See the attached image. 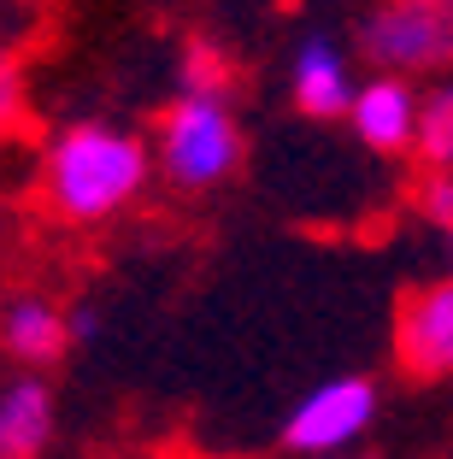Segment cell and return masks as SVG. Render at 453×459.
I'll return each instance as SVG.
<instances>
[{
  "instance_id": "6da1fadb",
  "label": "cell",
  "mask_w": 453,
  "mask_h": 459,
  "mask_svg": "<svg viewBox=\"0 0 453 459\" xmlns=\"http://www.w3.org/2000/svg\"><path fill=\"white\" fill-rule=\"evenodd\" d=\"M147 171V142L118 124L83 118L48 142V160H41V189L65 224H100V218L124 212V206L142 195Z\"/></svg>"
},
{
  "instance_id": "7a4b0ae2",
  "label": "cell",
  "mask_w": 453,
  "mask_h": 459,
  "mask_svg": "<svg viewBox=\"0 0 453 459\" xmlns=\"http://www.w3.org/2000/svg\"><path fill=\"white\" fill-rule=\"evenodd\" d=\"M153 165L171 189H218L241 165V130L230 118L224 95H183L160 112V135H153Z\"/></svg>"
},
{
  "instance_id": "3957f363",
  "label": "cell",
  "mask_w": 453,
  "mask_h": 459,
  "mask_svg": "<svg viewBox=\"0 0 453 459\" xmlns=\"http://www.w3.org/2000/svg\"><path fill=\"white\" fill-rule=\"evenodd\" d=\"M353 48L371 71L406 77L453 71V0H377L353 24Z\"/></svg>"
},
{
  "instance_id": "277c9868",
  "label": "cell",
  "mask_w": 453,
  "mask_h": 459,
  "mask_svg": "<svg viewBox=\"0 0 453 459\" xmlns=\"http://www.w3.org/2000/svg\"><path fill=\"white\" fill-rule=\"evenodd\" d=\"M371 419H377L371 377H324L283 419V447H294L307 459H342V447L360 442L371 430Z\"/></svg>"
},
{
  "instance_id": "5b68a950",
  "label": "cell",
  "mask_w": 453,
  "mask_h": 459,
  "mask_svg": "<svg viewBox=\"0 0 453 459\" xmlns=\"http://www.w3.org/2000/svg\"><path fill=\"white\" fill-rule=\"evenodd\" d=\"M395 365L413 383L453 377V277L418 283L395 312Z\"/></svg>"
},
{
  "instance_id": "8992f818",
  "label": "cell",
  "mask_w": 453,
  "mask_h": 459,
  "mask_svg": "<svg viewBox=\"0 0 453 459\" xmlns=\"http://www.w3.org/2000/svg\"><path fill=\"white\" fill-rule=\"evenodd\" d=\"M418 118H424V95L406 77H383V71H371L347 100V130L371 153H413Z\"/></svg>"
},
{
  "instance_id": "52a82bcc",
  "label": "cell",
  "mask_w": 453,
  "mask_h": 459,
  "mask_svg": "<svg viewBox=\"0 0 453 459\" xmlns=\"http://www.w3.org/2000/svg\"><path fill=\"white\" fill-rule=\"evenodd\" d=\"M353 59L342 41L330 36H307L289 59V100L301 107V118H347L353 100Z\"/></svg>"
},
{
  "instance_id": "ba28073f",
  "label": "cell",
  "mask_w": 453,
  "mask_h": 459,
  "mask_svg": "<svg viewBox=\"0 0 453 459\" xmlns=\"http://www.w3.org/2000/svg\"><path fill=\"white\" fill-rule=\"evenodd\" d=\"M0 342L24 365H54L71 348V312L41 295H18L0 307Z\"/></svg>"
},
{
  "instance_id": "9c48e42d",
  "label": "cell",
  "mask_w": 453,
  "mask_h": 459,
  "mask_svg": "<svg viewBox=\"0 0 453 459\" xmlns=\"http://www.w3.org/2000/svg\"><path fill=\"white\" fill-rule=\"evenodd\" d=\"M48 436H54V389L24 371L0 389V459H41Z\"/></svg>"
},
{
  "instance_id": "30bf717a",
  "label": "cell",
  "mask_w": 453,
  "mask_h": 459,
  "mask_svg": "<svg viewBox=\"0 0 453 459\" xmlns=\"http://www.w3.org/2000/svg\"><path fill=\"white\" fill-rule=\"evenodd\" d=\"M418 160L430 171H453V71L424 89V118H418Z\"/></svg>"
},
{
  "instance_id": "8fae6325",
  "label": "cell",
  "mask_w": 453,
  "mask_h": 459,
  "mask_svg": "<svg viewBox=\"0 0 453 459\" xmlns=\"http://www.w3.org/2000/svg\"><path fill=\"white\" fill-rule=\"evenodd\" d=\"M30 124V77L13 48H0V135H18Z\"/></svg>"
},
{
  "instance_id": "7c38bea8",
  "label": "cell",
  "mask_w": 453,
  "mask_h": 459,
  "mask_svg": "<svg viewBox=\"0 0 453 459\" xmlns=\"http://www.w3.org/2000/svg\"><path fill=\"white\" fill-rule=\"evenodd\" d=\"M230 89V59L213 41H188L183 48V95H224Z\"/></svg>"
},
{
  "instance_id": "4fadbf2b",
  "label": "cell",
  "mask_w": 453,
  "mask_h": 459,
  "mask_svg": "<svg viewBox=\"0 0 453 459\" xmlns=\"http://www.w3.org/2000/svg\"><path fill=\"white\" fill-rule=\"evenodd\" d=\"M418 212H424L441 236L453 230V171H430L424 177V189H418Z\"/></svg>"
},
{
  "instance_id": "5bb4252c",
  "label": "cell",
  "mask_w": 453,
  "mask_h": 459,
  "mask_svg": "<svg viewBox=\"0 0 453 459\" xmlns=\"http://www.w3.org/2000/svg\"><path fill=\"white\" fill-rule=\"evenodd\" d=\"M83 336H94V312L71 307V342H83Z\"/></svg>"
},
{
  "instance_id": "9a60e30c",
  "label": "cell",
  "mask_w": 453,
  "mask_h": 459,
  "mask_svg": "<svg viewBox=\"0 0 453 459\" xmlns=\"http://www.w3.org/2000/svg\"><path fill=\"white\" fill-rule=\"evenodd\" d=\"M441 242H448V277H453V230H448V236H441Z\"/></svg>"
}]
</instances>
